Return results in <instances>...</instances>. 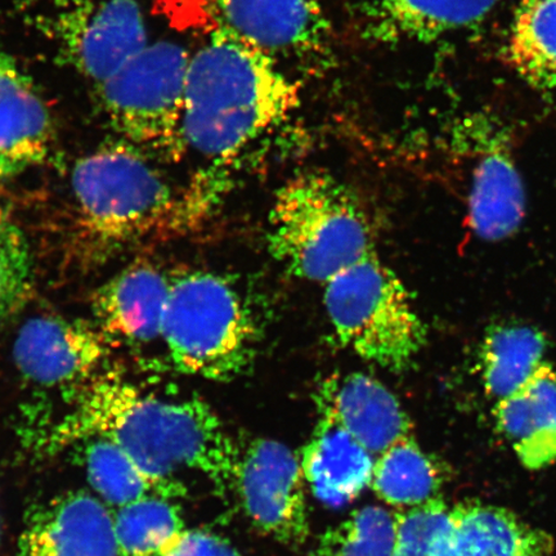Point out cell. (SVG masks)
<instances>
[{
	"label": "cell",
	"mask_w": 556,
	"mask_h": 556,
	"mask_svg": "<svg viewBox=\"0 0 556 556\" xmlns=\"http://www.w3.org/2000/svg\"><path fill=\"white\" fill-rule=\"evenodd\" d=\"M90 438L115 443L157 479L178 481L177 472L193 470L222 493L235 485L240 447L198 397L160 399L114 374L94 375L39 444L52 454Z\"/></svg>",
	"instance_id": "6da1fadb"
},
{
	"label": "cell",
	"mask_w": 556,
	"mask_h": 556,
	"mask_svg": "<svg viewBox=\"0 0 556 556\" xmlns=\"http://www.w3.org/2000/svg\"><path fill=\"white\" fill-rule=\"evenodd\" d=\"M299 103V86L275 59L219 25L187 70L185 148L226 160L287 121Z\"/></svg>",
	"instance_id": "7a4b0ae2"
},
{
	"label": "cell",
	"mask_w": 556,
	"mask_h": 556,
	"mask_svg": "<svg viewBox=\"0 0 556 556\" xmlns=\"http://www.w3.org/2000/svg\"><path fill=\"white\" fill-rule=\"evenodd\" d=\"M268 250L290 275L328 282L377 253L356 194L330 174L311 172L277 191L268 218Z\"/></svg>",
	"instance_id": "3957f363"
},
{
	"label": "cell",
	"mask_w": 556,
	"mask_h": 556,
	"mask_svg": "<svg viewBox=\"0 0 556 556\" xmlns=\"http://www.w3.org/2000/svg\"><path fill=\"white\" fill-rule=\"evenodd\" d=\"M72 187L83 236L103 249L179 226L192 206L177 199L143 152L125 141L80 159Z\"/></svg>",
	"instance_id": "277c9868"
},
{
	"label": "cell",
	"mask_w": 556,
	"mask_h": 556,
	"mask_svg": "<svg viewBox=\"0 0 556 556\" xmlns=\"http://www.w3.org/2000/svg\"><path fill=\"white\" fill-rule=\"evenodd\" d=\"M162 340L177 371L228 381L252 365L260 329L231 281L190 270L170 280Z\"/></svg>",
	"instance_id": "5b68a950"
},
{
	"label": "cell",
	"mask_w": 556,
	"mask_h": 556,
	"mask_svg": "<svg viewBox=\"0 0 556 556\" xmlns=\"http://www.w3.org/2000/svg\"><path fill=\"white\" fill-rule=\"evenodd\" d=\"M326 312L339 342L389 371L412 367L427 343L412 298L378 253L324 283Z\"/></svg>",
	"instance_id": "8992f818"
},
{
	"label": "cell",
	"mask_w": 556,
	"mask_h": 556,
	"mask_svg": "<svg viewBox=\"0 0 556 556\" xmlns=\"http://www.w3.org/2000/svg\"><path fill=\"white\" fill-rule=\"evenodd\" d=\"M190 59L184 47L159 41L99 86L114 129L143 154L176 159L186 151L182 116Z\"/></svg>",
	"instance_id": "52a82bcc"
},
{
	"label": "cell",
	"mask_w": 556,
	"mask_h": 556,
	"mask_svg": "<svg viewBox=\"0 0 556 556\" xmlns=\"http://www.w3.org/2000/svg\"><path fill=\"white\" fill-rule=\"evenodd\" d=\"M301 458L283 443L254 440L240 448L235 486L243 510L267 536L302 545L309 534Z\"/></svg>",
	"instance_id": "ba28073f"
},
{
	"label": "cell",
	"mask_w": 556,
	"mask_h": 556,
	"mask_svg": "<svg viewBox=\"0 0 556 556\" xmlns=\"http://www.w3.org/2000/svg\"><path fill=\"white\" fill-rule=\"evenodd\" d=\"M53 30L65 58L97 86L148 46L136 0H64Z\"/></svg>",
	"instance_id": "9c48e42d"
},
{
	"label": "cell",
	"mask_w": 556,
	"mask_h": 556,
	"mask_svg": "<svg viewBox=\"0 0 556 556\" xmlns=\"http://www.w3.org/2000/svg\"><path fill=\"white\" fill-rule=\"evenodd\" d=\"M111 344L94 324L59 316L30 318L13 343V363L43 387H73L92 379Z\"/></svg>",
	"instance_id": "30bf717a"
},
{
	"label": "cell",
	"mask_w": 556,
	"mask_h": 556,
	"mask_svg": "<svg viewBox=\"0 0 556 556\" xmlns=\"http://www.w3.org/2000/svg\"><path fill=\"white\" fill-rule=\"evenodd\" d=\"M220 25L277 62L324 55L330 25L319 0H213Z\"/></svg>",
	"instance_id": "8fae6325"
},
{
	"label": "cell",
	"mask_w": 556,
	"mask_h": 556,
	"mask_svg": "<svg viewBox=\"0 0 556 556\" xmlns=\"http://www.w3.org/2000/svg\"><path fill=\"white\" fill-rule=\"evenodd\" d=\"M17 556H119L113 514L86 491H70L34 507Z\"/></svg>",
	"instance_id": "7c38bea8"
},
{
	"label": "cell",
	"mask_w": 556,
	"mask_h": 556,
	"mask_svg": "<svg viewBox=\"0 0 556 556\" xmlns=\"http://www.w3.org/2000/svg\"><path fill=\"white\" fill-rule=\"evenodd\" d=\"M170 280L152 264L137 263L96 291L92 298L94 325L111 346L162 340Z\"/></svg>",
	"instance_id": "4fadbf2b"
},
{
	"label": "cell",
	"mask_w": 556,
	"mask_h": 556,
	"mask_svg": "<svg viewBox=\"0 0 556 556\" xmlns=\"http://www.w3.org/2000/svg\"><path fill=\"white\" fill-rule=\"evenodd\" d=\"M317 392V406L328 409L374 457L401 438L413 435L412 420L397 397L370 375H337L325 380Z\"/></svg>",
	"instance_id": "5bb4252c"
},
{
	"label": "cell",
	"mask_w": 556,
	"mask_h": 556,
	"mask_svg": "<svg viewBox=\"0 0 556 556\" xmlns=\"http://www.w3.org/2000/svg\"><path fill=\"white\" fill-rule=\"evenodd\" d=\"M318 415L315 432L299 457L303 475L319 502L344 506L370 485L375 457L328 409L318 407Z\"/></svg>",
	"instance_id": "9a60e30c"
},
{
	"label": "cell",
	"mask_w": 556,
	"mask_h": 556,
	"mask_svg": "<svg viewBox=\"0 0 556 556\" xmlns=\"http://www.w3.org/2000/svg\"><path fill=\"white\" fill-rule=\"evenodd\" d=\"M52 138L50 111L29 76L0 52V172L43 163Z\"/></svg>",
	"instance_id": "2e32d148"
},
{
	"label": "cell",
	"mask_w": 556,
	"mask_h": 556,
	"mask_svg": "<svg viewBox=\"0 0 556 556\" xmlns=\"http://www.w3.org/2000/svg\"><path fill=\"white\" fill-rule=\"evenodd\" d=\"M497 428L526 468L556 462V367L545 361L509 397L497 401Z\"/></svg>",
	"instance_id": "e0dca14e"
},
{
	"label": "cell",
	"mask_w": 556,
	"mask_h": 556,
	"mask_svg": "<svg viewBox=\"0 0 556 556\" xmlns=\"http://www.w3.org/2000/svg\"><path fill=\"white\" fill-rule=\"evenodd\" d=\"M479 160L469 198V219L478 238L500 241L517 232L526 215V191L510 151L490 141Z\"/></svg>",
	"instance_id": "ac0fdd59"
},
{
	"label": "cell",
	"mask_w": 556,
	"mask_h": 556,
	"mask_svg": "<svg viewBox=\"0 0 556 556\" xmlns=\"http://www.w3.org/2000/svg\"><path fill=\"white\" fill-rule=\"evenodd\" d=\"M498 0H372L371 29L382 41H432L476 25Z\"/></svg>",
	"instance_id": "d6986e66"
},
{
	"label": "cell",
	"mask_w": 556,
	"mask_h": 556,
	"mask_svg": "<svg viewBox=\"0 0 556 556\" xmlns=\"http://www.w3.org/2000/svg\"><path fill=\"white\" fill-rule=\"evenodd\" d=\"M457 556H548L553 541L503 507L458 504L451 509Z\"/></svg>",
	"instance_id": "ffe728a7"
},
{
	"label": "cell",
	"mask_w": 556,
	"mask_h": 556,
	"mask_svg": "<svg viewBox=\"0 0 556 556\" xmlns=\"http://www.w3.org/2000/svg\"><path fill=\"white\" fill-rule=\"evenodd\" d=\"M78 444H81L85 454L89 484L102 502L116 509L146 497L174 500L186 493L179 481L150 476L134 457L113 442L90 438Z\"/></svg>",
	"instance_id": "44dd1931"
},
{
	"label": "cell",
	"mask_w": 556,
	"mask_h": 556,
	"mask_svg": "<svg viewBox=\"0 0 556 556\" xmlns=\"http://www.w3.org/2000/svg\"><path fill=\"white\" fill-rule=\"evenodd\" d=\"M506 60L534 89L556 90V0H520L514 13Z\"/></svg>",
	"instance_id": "7402d4cb"
},
{
	"label": "cell",
	"mask_w": 556,
	"mask_h": 556,
	"mask_svg": "<svg viewBox=\"0 0 556 556\" xmlns=\"http://www.w3.org/2000/svg\"><path fill=\"white\" fill-rule=\"evenodd\" d=\"M546 338L528 325H497L481 346L485 392L496 401L509 397L545 363Z\"/></svg>",
	"instance_id": "603a6c76"
},
{
	"label": "cell",
	"mask_w": 556,
	"mask_h": 556,
	"mask_svg": "<svg viewBox=\"0 0 556 556\" xmlns=\"http://www.w3.org/2000/svg\"><path fill=\"white\" fill-rule=\"evenodd\" d=\"M440 485L437 465L414 435L401 438L375 457L370 486L388 505L409 509L426 504L435 498Z\"/></svg>",
	"instance_id": "cb8c5ba5"
},
{
	"label": "cell",
	"mask_w": 556,
	"mask_h": 556,
	"mask_svg": "<svg viewBox=\"0 0 556 556\" xmlns=\"http://www.w3.org/2000/svg\"><path fill=\"white\" fill-rule=\"evenodd\" d=\"M113 521L119 556H164L186 531L179 507L159 496L117 507Z\"/></svg>",
	"instance_id": "d4e9b609"
},
{
	"label": "cell",
	"mask_w": 556,
	"mask_h": 556,
	"mask_svg": "<svg viewBox=\"0 0 556 556\" xmlns=\"http://www.w3.org/2000/svg\"><path fill=\"white\" fill-rule=\"evenodd\" d=\"M395 539V513L380 506H365L328 528L309 556H394Z\"/></svg>",
	"instance_id": "484cf974"
},
{
	"label": "cell",
	"mask_w": 556,
	"mask_h": 556,
	"mask_svg": "<svg viewBox=\"0 0 556 556\" xmlns=\"http://www.w3.org/2000/svg\"><path fill=\"white\" fill-rule=\"evenodd\" d=\"M394 556H457L451 509L441 497L395 511Z\"/></svg>",
	"instance_id": "4316f807"
},
{
	"label": "cell",
	"mask_w": 556,
	"mask_h": 556,
	"mask_svg": "<svg viewBox=\"0 0 556 556\" xmlns=\"http://www.w3.org/2000/svg\"><path fill=\"white\" fill-rule=\"evenodd\" d=\"M31 282L29 242L15 224L0 217V319L12 315L24 303Z\"/></svg>",
	"instance_id": "83f0119b"
},
{
	"label": "cell",
	"mask_w": 556,
	"mask_h": 556,
	"mask_svg": "<svg viewBox=\"0 0 556 556\" xmlns=\"http://www.w3.org/2000/svg\"><path fill=\"white\" fill-rule=\"evenodd\" d=\"M164 556H245L231 541L205 530H186Z\"/></svg>",
	"instance_id": "f1b7e54d"
},
{
	"label": "cell",
	"mask_w": 556,
	"mask_h": 556,
	"mask_svg": "<svg viewBox=\"0 0 556 556\" xmlns=\"http://www.w3.org/2000/svg\"><path fill=\"white\" fill-rule=\"evenodd\" d=\"M514 556H542V555H536V554H519V555H514Z\"/></svg>",
	"instance_id": "f546056e"
}]
</instances>
